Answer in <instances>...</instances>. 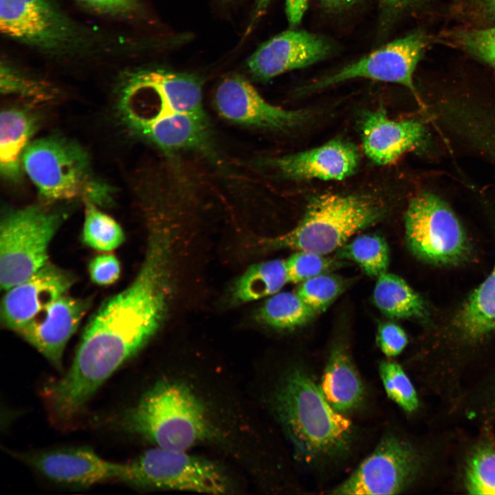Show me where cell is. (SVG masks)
Returning a JSON list of instances; mask_svg holds the SVG:
<instances>
[{"label":"cell","instance_id":"43","mask_svg":"<svg viewBox=\"0 0 495 495\" xmlns=\"http://www.w3.org/2000/svg\"><path fill=\"white\" fill-rule=\"evenodd\" d=\"M480 1L486 11L495 16V0H480Z\"/></svg>","mask_w":495,"mask_h":495},{"label":"cell","instance_id":"30","mask_svg":"<svg viewBox=\"0 0 495 495\" xmlns=\"http://www.w3.org/2000/svg\"><path fill=\"white\" fill-rule=\"evenodd\" d=\"M465 486L473 494H495V448L482 446L471 456L465 472Z\"/></svg>","mask_w":495,"mask_h":495},{"label":"cell","instance_id":"41","mask_svg":"<svg viewBox=\"0 0 495 495\" xmlns=\"http://www.w3.org/2000/svg\"><path fill=\"white\" fill-rule=\"evenodd\" d=\"M362 0H319L323 8L333 13H338L352 8Z\"/></svg>","mask_w":495,"mask_h":495},{"label":"cell","instance_id":"7","mask_svg":"<svg viewBox=\"0 0 495 495\" xmlns=\"http://www.w3.org/2000/svg\"><path fill=\"white\" fill-rule=\"evenodd\" d=\"M126 483L147 490L221 494L233 485L219 464L188 450L155 447L128 463Z\"/></svg>","mask_w":495,"mask_h":495},{"label":"cell","instance_id":"8","mask_svg":"<svg viewBox=\"0 0 495 495\" xmlns=\"http://www.w3.org/2000/svg\"><path fill=\"white\" fill-rule=\"evenodd\" d=\"M406 237L418 257L437 264L461 261L468 243L463 228L439 198L422 193L412 199L405 217Z\"/></svg>","mask_w":495,"mask_h":495},{"label":"cell","instance_id":"29","mask_svg":"<svg viewBox=\"0 0 495 495\" xmlns=\"http://www.w3.org/2000/svg\"><path fill=\"white\" fill-rule=\"evenodd\" d=\"M1 92L20 97L34 104L50 101L56 92L50 84L28 76L7 61H1L0 67Z\"/></svg>","mask_w":495,"mask_h":495},{"label":"cell","instance_id":"9","mask_svg":"<svg viewBox=\"0 0 495 495\" xmlns=\"http://www.w3.org/2000/svg\"><path fill=\"white\" fill-rule=\"evenodd\" d=\"M419 468L420 459L415 449L402 439L388 435L331 493L341 495L399 494L411 484Z\"/></svg>","mask_w":495,"mask_h":495},{"label":"cell","instance_id":"12","mask_svg":"<svg viewBox=\"0 0 495 495\" xmlns=\"http://www.w3.org/2000/svg\"><path fill=\"white\" fill-rule=\"evenodd\" d=\"M49 479L77 487L116 480L126 483L129 465L110 462L87 448H69L17 454Z\"/></svg>","mask_w":495,"mask_h":495},{"label":"cell","instance_id":"6","mask_svg":"<svg viewBox=\"0 0 495 495\" xmlns=\"http://www.w3.org/2000/svg\"><path fill=\"white\" fill-rule=\"evenodd\" d=\"M66 213L32 205L11 210L0 225V284L3 290L25 280L48 262V248Z\"/></svg>","mask_w":495,"mask_h":495},{"label":"cell","instance_id":"18","mask_svg":"<svg viewBox=\"0 0 495 495\" xmlns=\"http://www.w3.org/2000/svg\"><path fill=\"white\" fill-rule=\"evenodd\" d=\"M360 154L351 143L335 139L314 148L271 160L283 175L296 179L341 180L356 170Z\"/></svg>","mask_w":495,"mask_h":495},{"label":"cell","instance_id":"33","mask_svg":"<svg viewBox=\"0 0 495 495\" xmlns=\"http://www.w3.org/2000/svg\"><path fill=\"white\" fill-rule=\"evenodd\" d=\"M285 264L288 281L294 283H301L326 274L338 265L324 254L300 250L291 255Z\"/></svg>","mask_w":495,"mask_h":495},{"label":"cell","instance_id":"10","mask_svg":"<svg viewBox=\"0 0 495 495\" xmlns=\"http://www.w3.org/2000/svg\"><path fill=\"white\" fill-rule=\"evenodd\" d=\"M426 39L414 32L395 39L302 88V92L318 91L354 78H367L404 85L415 91L413 74L423 54Z\"/></svg>","mask_w":495,"mask_h":495},{"label":"cell","instance_id":"5","mask_svg":"<svg viewBox=\"0 0 495 495\" xmlns=\"http://www.w3.org/2000/svg\"><path fill=\"white\" fill-rule=\"evenodd\" d=\"M22 166L46 201L82 198L98 204L106 199V188L92 178L87 153L72 141L57 137L34 140L24 152Z\"/></svg>","mask_w":495,"mask_h":495},{"label":"cell","instance_id":"11","mask_svg":"<svg viewBox=\"0 0 495 495\" xmlns=\"http://www.w3.org/2000/svg\"><path fill=\"white\" fill-rule=\"evenodd\" d=\"M0 29L12 39L46 50L65 48L77 36L52 0H0Z\"/></svg>","mask_w":495,"mask_h":495},{"label":"cell","instance_id":"14","mask_svg":"<svg viewBox=\"0 0 495 495\" xmlns=\"http://www.w3.org/2000/svg\"><path fill=\"white\" fill-rule=\"evenodd\" d=\"M214 104L218 113L235 124L272 130H284L302 122L305 114L266 101L243 77L224 79L217 87Z\"/></svg>","mask_w":495,"mask_h":495},{"label":"cell","instance_id":"27","mask_svg":"<svg viewBox=\"0 0 495 495\" xmlns=\"http://www.w3.org/2000/svg\"><path fill=\"white\" fill-rule=\"evenodd\" d=\"M340 258L358 263L370 276H379L386 272L389 263V250L384 239L377 234H363L345 243L338 249Z\"/></svg>","mask_w":495,"mask_h":495},{"label":"cell","instance_id":"3","mask_svg":"<svg viewBox=\"0 0 495 495\" xmlns=\"http://www.w3.org/2000/svg\"><path fill=\"white\" fill-rule=\"evenodd\" d=\"M119 424L166 449L188 450L219 435L208 406L194 388L173 377L157 381L123 413Z\"/></svg>","mask_w":495,"mask_h":495},{"label":"cell","instance_id":"40","mask_svg":"<svg viewBox=\"0 0 495 495\" xmlns=\"http://www.w3.org/2000/svg\"><path fill=\"white\" fill-rule=\"evenodd\" d=\"M308 7V0H286L285 13L292 28L300 23Z\"/></svg>","mask_w":495,"mask_h":495},{"label":"cell","instance_id":"24","mask_svg":"<svg viewBox=\"0 0 495 495\" xmlns=\"http://www.w3.org/2000/svg\"><path fill=\"white\" fill-rule=\"evenodd\" d=\"M377 307L391 318L422 317L423 300L402 278L385 272L378 276L373 292Z\"/></svg>","mask_w":495,"mask_h":495},{"label":"cell","instance_id":"37","mask_svg":"<svg viewBox=\"0 0 495 495\" xmlns=\"http://www.w3.org/2000/svg\"><path fill=\"white\" fill-rule=\"evenodd\" d=\"M89 8L109 14H126L138 7V0H78Z\"/></svg>","mask_w":495,"mask_h":495},{"label":"cell","instance_id":"20","mask_svg":"<svg viewBox=\"0 0 495 495\" xmlns=\"http://www.w3.org/2000/svg\"><path fill=\"white\" fill-rule=\"evenodd\" d=\"M362 133L366 155L374 162L385 165L423 143L426 132L418 121L393 120L384 111H375L364 117Z\"/></svg>","mask_w":495,"mask_h":495},{"label":"cell","instance_id":"13","mask_svg":"<svg viewBox=\"0 0 495 495\" xmlns=\"http://www.w3.org/2000/svg\"><path fill=\"white\" fill-rule=\"evenodd\" d=\"M334 50L329 38L292 28L263 43L248 58V67L252 76L267 80L323 60Z\"/></svg>","mask_w":495,"mask_h":495},{"label":"cell","instance_id":"21","mask_svg":"<svg viewBox=\"0 0 495 495\" xmlns=\"http://www.w3.org/2000/svg\"><path fill=\"white\" fill-rule=\"evenodd\" d=\"M319 386L329 403L341 413L351 410L361 402L363 384L346 346L333 347Z\"/></svg>","mask_w":495,"mask_h":495},{"label":"cell","instance_id":"26","mask_svg":"<svg viewBox=\"0 0 495 495\" xmlns=\"http://www.w3.org/2000/svg\"><path fill=\"white\" fill-rule=\"evenodd\" d=\"M317 314L296 293L277 292L261 305L257 319L278 329H292L309 322Z\"/></svg>","mask_w":495,"mask_h":495},{"label":"cell","instance_id":"32","mask_svg":"<svg viewBox=\"0 0 495 495\" xmlns=\"http://www.w3.org/2000/svg\"><path fill=\"white\" fill-rule=\"evenodd\" d=\"M344 287L341 278L323 274L301 283L296 294L316 314H320L331 305Z\"/></svg>","mask_w":495,"mask_h":495},{"label":"cell","instance_id":"25","mask_svg":"<svg viewBox=\"0 0 495 495\" xmlns=\"http://www.w3.org/2000/svg\"><path fill=\"white\" fill-rule=\"evenodd\" d=\"M457 324L471 338H478L495 329V267L463 306Z\"/></svg>","mask_w":495,"mask_h":495},{"label":"cell","instance_id":"39","mask_svg":"<svg viewBox=\"0 0 495 495\" xmlns=\"http://www.w3.org/2000/svg\"><path fill=\"white\" fill-rule=\"evenodd\" d=\"M471 132L474 137L495 154V122L483 120L478 124L473 125Z\"/></svg>","mask_w":495,"mask_h":495},{"label":"cell","instance_id":"42","mask_svg":"<svg viewBox=\"0 0 495 495\" xmlns=\"http://www.w3.org/2000/svg\"><path fill=\"white\" fill-rule=\"evenodd\" d=\"M272 0H256L253 21L260 18L266 10Z\"/></svg>","mask_w":495,"mask_h":495},{"label":"cell","instance_id":"16","mask_svg":"<svg viewBox=\"0 0 495 495\" xmlns=\"http://www.w3.org/2000/svg\"><path fill=\"white\" fill-rule=\"evenodd\" d=\"M75 278L49 261L29 278L6 291L1 304V320L16 331L39 311L66 294Z\"/></svg>","mask_w":495,"mask_h":495},{"label":"cell","instance_id":"28","mask_svg":"<svg viewBox=\"0 0 495 495\" xmlns=\"http://www.w3.org/2000/svg\"><path fill=\"white\" fill-rule=\"evenodd\" d=\"M85 205L82 236L89 247L109 252L120 246L124 239L120 226L111 217L102 212L96 204L84 200Z\"/></svg>","mask_w":495,"mask_h":495},{"label":"cell","instance_id":"34","mask_svg":"<svg viewBox=\"0 0 495 495\" xmlns=\"http://www.w3.org/2000/svg\"><path fill=\"white\" fill-rule=\"evenodd\" d=\"M462 41L473 54L495 67V26L468 31Z\"/></svg>","mask_w":495,"mask_h":495},{"label":"cell","instance_id":"1","mask_svg":"<svg viewBox=\"0 0 495 495\" xmlns=\"http://www.w3.org/2000/svg\"><path fill=\"white\" fill-rule=\"evenodd\" d=\"M173 292V236L152 225L145 256L131 284L107 299L90 319L73 363L54 390L66 405L83 408L105 380L158 331Z\"/></svg>","mask_w":495,"mask_h":495},{"label":"cell","instance_id":"19","mask_svg":"<svg viewBox=\"0 0 495 495\" xmlns=\"http://www.w3.org/2000/svg\"><path fill=\"white\" fill-rule=\"evenodd\" d=\"M123 88L143 90L154 95L157 99L155 110L206 116L201 85L192 75L160 69L144 70L133 74Z\"/></svg>","mask_w":495,"mask_h":495},{"label":"cell","instance_id":"36","mask_svg":"<svg viewBox=\"0 0 495 495\" xmlns=\"http://www.w3.org/2000/svg\"><path fill=\"white\" fill-rule=\"evenodd\" d=\"M376 338L380 349L388 357L399 355L408 342L404 331L397 324L390 322L379 325Z\"/></svg>","mask_w":495,"mask_h":495},{"label":"cell","instance_id":"38","mask_svg":"<svg viewBox=\"0 0 495 495\" xmlns=\"http://www.w3.org/2000/svg\"><path fill=\"white\" fill-rule=\"evenodd\" d=\"M417 0H377L380 8V24L384 30Z\"/></svg>","mask_w":495,"mask_h":495},{"label":"cell","instance_id":"4","mask_svg":"<svg viewBox=\"0 0 495 495\" xmlns=\"http://www.w3.org/2000/svg\"><path fill=\"white\" fill-rule=\"evenodd\" d=\"M382 206L362 195L324 194L314 198L298 225L285 234L260 241L262 247L327 254L359 230L380 219Z\"/></svg>","mask_w":495,"mask_h":495},{"label":"cell","instance_id":"17","mask_svg":"<svg viewBox=\"0 0 495 495\" xmlns=\"http://www.w3.org/2000/svg\"><path fill=\"white\" fill-rule=\"evenodd\" d=\"M122 114L134 132L165 151L204 149L208 146L206 116L160 110Z\"/></svg>","mask_w":495,"mask_h":495},{"label":"cell","instance_id":"15","mask_svg":"<svg viewBox=\"0 0 495 495\" xmlns=\"http://www.w3.org/2000/svg\"><path fill=\"white\" fill-rule=\"evenodd\" d=\"M90 301L60 297L16 332L37 349L57 370H62L66 344L89 309Z\"/></svg>","mask_w":495,"mask_h":495},{"label":"cell","instance_id":"22","mask_svg":"<svg viewBox=\"0 0 495 495\" xmlns=\"http://www.w3.org/2000/svg\"><path fill=\"white\" fill-rule=\"evenodd\" d=\"M36 120L19 108L3 109L0 115V172L6 181L16 182L23 175L22 158L32 142Z\"/></svg>","mask_w":495,"mask_h":495},{"label":"cell","instance_id":"23","mask_svg":"<svg viewBox=\"0 0 495 495\" xmlns=\"http://www.w3.org/2000/svg\"><path fill=\"white\" fill-rule=\"evenodd\" d=\"M287 282L285 261L273 259L254 264L234 284L232 302L243 304L270 297L278 292Z\"/></svg>","mask_w":495,"mask_h":495},{"label":"cell","instance_id":"31","mask_svg":"<svg viewBox=\"0 0 495 495\" xmlns=\"http://www.w3.org/2000/svg\"><path fill=\"white\" fill-rule=\"evenodd\" d=\"M380 375L388 397L408 412L419 404L417 395L410 379L399 364L384 360L379 366Z\"/></svg>","mask_w":495,"mask_h":495},{"label":"cell","instance_id":"2","mask_svg":"<svg viewBox=\"0 0 495 495\" xmlns=\"http://www.w3.org/2000/svg\"><path fill=\"white\" fill-rule=\"evenodd\" d=\"M271 406L296 455L305 462L340 456L349 448L351 421L332 407L302 368H289L281 376Z\"/></svg>","mask_w":495,"mask_h":495},{"label":"cell","instance_id":"35","mask_svg":"<svg viewBox=\"0 0 495 495\" xmlns=\"http://www.w3.org/2000/svg\"><path fill=\"white\" fill-rule=\"evenodd\" d=\"M89 272L94 283L99 285H109L120 277V265L113 254H102L91 261Z\"/></svg>","mask_w":495,"mask_h":495}]
</instances>
